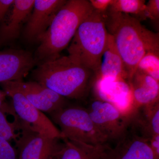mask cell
<instances>
[{"label":"cell","mask_w":159,"mask_h":159,"mask_svg":"<svg viewBox=\"0 0 159 159\" xmlns=\"http://www.w3.org/2000/svg\"><path fill=\"white\" fill-rule=\"evenodd\" d=\"M102 13L107 30L123 61L129 81L145 53L159 52V34L146 29L130 15L108 10Z\"/></svg>","instance_id":"1"},{"label":"cell","mask_w":159,"mask_h":159,"mask_svg":"<svg viewBox=\"0 0 159 159\" xmlns=\"http://www.w3.org/2000/svg\"><path fill=\"white\" fill-rule=\"evenodd\" d=\"M34 81L66 99L80 100L88 95L94 85L95 74L69 55L39 64L33 71Z\"/></svg>","instance_id":"2"},{"label":"cell","mask_w":159,"mask_h":159,"mask_svg":"<svg viewBox=\"0 0 159 159\" xmlns=\"http://www.w3.org/2000/svg\"><path fill=\"white\" fill-rule=\"evenodd\" d=\"M89 1L69 0L57 11L47 31L39 38L35 53L39 64L54 59L69 45L80 24L93 11Z\"/></svg>","instance_id":"3"},{"label":"cell","mask_w":159,"mask_h":159,"mask_svg":"<svg viewBox=\"0 0 159 159\" xmlns=\"http://www.w3.org/2000/svg\"><path fill=\"white\" fill-rule=\"evenodd\" d=\"M108 36L103 13L94 9L77 29L68 48V55L95 74Z\"/></svg>","instance_id":"4"},{"label":"cell","mask_w":159,"mask_h":159,"mask_svg":"<svg viewBox=\"0 0 159 159\" xmlns=\"http://www.w3.org/2000/svg\"><path fill=\"white\" fill-rule=\"evenodd\" d=\"M49 115L59 126L62 139L93 146L107 144L84 107L68 105Z\"/></svg>","instance_id":"5"},{"label":"cell","mask_w":159,"mask_h":159,"mask_svg":"<svg viewBox=\"0 0 159 159\" xmlns=\"http://www.w3.org/2000/svg\"><path fill=\"white\" fill-rule=\"evenodd\" d=\"M85 108L107 142H116L129 128L131 114L123 113L110 102L96 98Z\"/></svg>","instance_id":"6"},{"label":"cell","mask_w":159,"mask_h":159,"mask_svg":"<svg viewBox=\"0 0 159 159\" xmlns=\"http://www.w3.org/2000/svg\"><path fill=\"white\" fill-rule=\"evenodd\" d=\"M0 84L7 96L11 98L16 113L26 126L33 131L49 138L62 139L59 129L51 119L32 105L21 93L6 82Z\"/></svg>","instance_id":"7"},{"label":"cell","mask_w":159,"mask_h":159,"mask_svg":"<svg viewBox=\"0 0 159 159\" xmlns=\"http://www.w3.org/2000/svg\"><path fill=\"white\" fill-rule=\"evenodd\" d=\"M101 159H159L150 145V140L129 127L116 142L114 148L102 146Z\"/></svg>","instance_id":"8"},{"label":"cell","mask_w":159,"mask_h":159,"mask_svg":"<svg viewBox=\"0 0 159 159\" xmlns=\"http://www.w3.org/2000/svg\"><path fill=\"white\" fill-rule=\"evenodd\" d=\"M60 140L35 132L26 126L15 143L17 159H49L55 156L63 144Z\"/></svg>","instance_id":"9"},{"label":"cell","mask_w":159,"mask_h":159,"mask_svg":"<svg viewBox=\"0 0 159 159\" xmlns=\"http://www.w3.org/2000/svg\"><path fill=\"white\" fill-rule=\"evenodd\" d=\"M6 82L21 93L32 105L43 112L49 114L68 105L66 99L36 81L18 80Z\"/></svg>","instance_id":"10"},{"label":"cell","mask_w":159,"mask_h":159,"mask_svg":"<svg viewBox=\"0 0 159 159\" xmlns=\"http://www.w3.org/2000/svg\"><path fill=\"white\" fill-rule=\"evenodd\" d=\"M65 0H34L32 12L24 30L25 38L29 42L38 40L51 25Z\"/></svg>","instance_id":"11"},{"label":"cell","mask_w":159,"mask_h":159,"mask_svg":"<svg viewBox=\"0 0 159 159\" xmlns=\"http://www.w3.org/2000/svg\"><path fill=\"white\" fill-rule=\"evenodd\" d=\"M94 85L97 99L110 102L126 115L131 114L134 110L128 81L112 79H97L95 80Z\"/></svg>","instance_id":"12"},{"label":"cell","mask_w":159,"mask_h":159,"mask_svg":"<svg viewBox=\"0 0 159 159\" xmlns=\"http://www.w3.org/2000/svg\"><path fill=\"white\" fill-rule=\"evenodd\" d=\"M30 52L8 50L0 52V83L22 80L35 64Z\"/></svg>","instance_id":"13"},{"label":"cell","mask_w":159,"mask_h":159,"mask_svg":"<svg viewBox=\"0 0 159 159\" xmlns=\"http://www.w3.org/2000/svg\"><path fill=\"white\" fill-rule=\"evenodd\" d=\"M104 79L128 81L123 61L117 51L113 37L109 34L99 69L95 74V80Z\"/></svg>","instance_id":"14"},{"label":"cell","mask_w":159,"mask_h":159,"mask_svg":"<svg viewBox=\"0 0 159 159\" xmlns=\"http://www.w3.org/2000/svg\"><path fill=\"white\" fill-rule=\"evenodd\" d=\"M128 82L134 109L159 101V81L152 77L136 71Z\"/></svg>","instance_id":"15"},{"label":"cell","mask_w":159,"mask_h":159,"mask_svg":"<svg viewBox=\"0 0 159 159\" xmlns=\"http://www.w3.org/2000/svg\"><path fill=\"white\" fill-rule=\"evenodd\" d=\"M34 0H15L8 18L0 29V39L11 41L19 35L23 23L29 17L34 6Z\"/></svg>","instance_id":"16"},{"label":"cell","mask_w":159,"mask_h":159,"mask_svg":"<svg viewBox=\"0 0 159 159\" xmlns=\"http://www.w3.org/2000/svg\"><path fill=\"white\" fill-rule=\"evenodd\" d=\"M62 140V147L55 156L57 159H101L103 145L93 146L67 139Z\"/></svg>","instance_id":"17"},{"label":"cell","mask_w":159,"mask_h":159,"mask_svg":"<svg viewBox=\"0 0 159 159\" xmlns=\"http://www.w3.org/2000/svg\"><path fill=\"white\" fill-rule=\"evenodd\" d=\"M145 0H112L107 10L113 12H121L136 16L140 19H146Z\"/></svg>","instance_id":"18"},{"label":"cell","mask_w":159,"mask_h":159,"mask_svg":"<svg viewBox=\"0 0 159 159\" xmlns=\"http://www.w3.org/2000/svg\"><path fill=\"white\" fill-rule=\"evenodd\" d=\"M8 115L0 111V137L10 143L13 141L15 143L21 134L24 125L20 119L16 122H9L7 119Z\"/></svg>","instance_id":"19"},{"label":"cell","mask_w":159,"mask_h":159,"mask_svg":"<svg viewBox=\"0 0 159 159\" xmlns=\"http://www.w3.org/2000/svg\"><path fill=\"white\" fill-rule=\"evenodd\" d=\"M159 81V52H148L139 61L136 71Z\"/></svg>","instance_id":"20"},{"label":"cell","mask_w":159,"mask_h":159,"mask_svg":"<svg viewBox=\"0 0 159 159\" xmlns=\"http://www.w3.org/2000/svg\"><path fill=\"white\" fill-rule=\"evenodd\" d=\"M0 159H17L15 148L2 137H0Z\"/></svg>","instance_id":"21"},{"label":"cell","mask_w":159,"mask_h":159,"mask_svg":"<svg viewBox=\"0 0 159 159\" xmlns=\"http://www.w3.org/2000/svg\"><path fill=\"white\" fill-rule=\"evenodd\" d=\"M146 18H149L154 21H157L159 19V0H149L146 4L145 9Z\"/></svg>","instance_id":"22"},{"label":"cell","mask_w":159,"mask_h":159,"mask_svg":"<svg viewBox=\"0 0 159 159\" xmlns=\"http://www.w3.org/2000/svg\"><path fill=\"white\" fill-rule=\"evenodd\" d=\"M112 0H90L91 6L95 10L103 12L107 11L111 4Z\"/></svg>","instance_id":"23"},{"label":"cell","mask_w":159,"mask_h":159,"mask_svg":"<svg viewBox=\"0 0 159 159\" xmlns=\"http://www.w3.org/2000/svg\"><path fill=\"white\" fill-rule=\"evenodd\" d=\"M6 97L7 95L5 92L4 91L0 90V111L9 115H16L12 106L9 105L6 103Z\"/></svg>","instance_id":"24"},{"label":"cell","mask_w":159,"mask_h":159,"mask_svg":"<svg viewBox=\"0 0 159 159\" xmlns=\"http://www.w3.org/2000/svg\"><path fill=\"white\" fill-rule=\"evenodd\" d=\"M14 0H0V22L4 20Z\"/></svg>","instance_id":"25"},{"label":"cell","mask_w":159,"mask_h":159,"mask_svg":"<svg viewBox=\"0 0 159 159\" xmlns=\"http://www.w3.org/2000/svg\"><path fill=\"white\" fill-rule=\"evenodd\" d=\"M150 142L152 148L157 157L159 158V135L152 137Z\"/></svg>","instance_id":"26"},{"label":"cell","mask_w":159,"mask_h":159,"mask_svg":"<svg viewBox=\"0 0 159 159\" xmlns=\"http://www.w3.org/2000/svg\"><path fill=\"white\" fill-rule=\"evenodd\" d=\"M49 159H57L56 158V157L54 156V157H52L50 158Z\"/></svg>","instance_id":"27"}]
</instances>
